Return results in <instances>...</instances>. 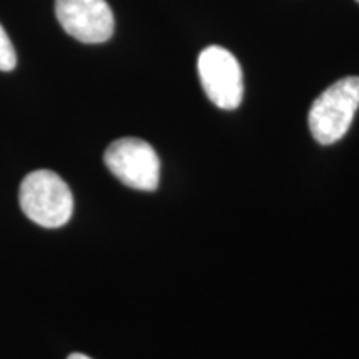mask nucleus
I'll list each match as a JSON object with an SVG mask.
<instances>
[{"label":"nucleus","instance_id":"1","mask_svg":"<svg viewBox=\"0 0 359 359\" xmlns=\"http://www.w3.org/2000/svg\"><path fill=\"white\" fill-rule=\"evenodd\" d=\"M22 212L43 228H60L74 213V196L67 183L50 170H37L22 180Z\"/></svg>","mask_w":359,"mask_h":359},{"label":"nucleus","instance_id":"2","mask_svg":"<svg viewBox=\"0 0 359 359\" xmlns=\"http://www.w3.org/2000/svg\"><path fill=\"white\" fill-rule=\"evenodd\" d=\"M359 107V77H344L313 102L309 132L321 145H333L346 135Z\"/></svg>","mask_w":359,"mask_h":359},{"label":"nucleus","instance_id":"3","mask_svg":"<svg viewBox=\"0 0 359 359\" xmlns=\"http://www.w3.org/2000/svg\"><path fill=\"white\" fill-rule=\"evenodd\" d=\"M107 168L133 190L154 191L160 183V158L145 140L127 137L115 140L103 155Z\"/></svg>","mask_w":359,"mask_h":359},{"label":"nucleus","instance_id":"4","mask_svg":"<svg viewBox=\"0 0 359 359\" xmlns=\"http://www.w3.org/2000/svg\"><path fill=\"white\" fill-rule=\"evenodd\" d=\"M198 74L206 97L223 110H235L243 100V72L230 50L210 45L198 57Z\"/></svg>","mask_w":359,"mask_h":359},{"label":"nucleus","instance_id":"5","mask_svg":"<svg viewBox=\"0 0 359 359\" xmlns=\"http://www.w3.org/2000/svg\"><path fill=\"white\" fill-rule=\"evenodd\" d=\"M62 29L83 43H102L114 35V13L107 0H55Z\"/></svg>","mask_w":359,"mask_h":359},{"label":"nucleus","instance_id":"6","mask_svg":"<svg viewBox=\"0 0 359 359\" xmlns=\"http://www.w3.org/2000/svg\"><path fill=\"white\" fill-rule=\"evenodd\" d=\"M15 65H17L15 48H13L11 39H8L6 29L0 25V70L11 72L15 69Z\"/></svg>","mask_w":359,"mask_h":359},{"label":"nucleus","instance_id":"7","mask_svg":"<svg viewBox=\"0 0 359 359\" xmlns=\"http://www.w3.org/2000/svg\"><path fill=\"white\" fill-rule=\"evenodd\" d=\"M67 359H92V358L85 356V354H82V353H74V354H70Z\"/></svg>","mask_w":359,"mask_h":359},{"label":"nucleus","instance_id":"8","mask_svg":"<svg viewBox=\"0 0 359 359\" xmlns=\"http://www.w3.org/2000/svg\"><path fill=\"white\" fill-rule=\"evenodd\" d=\"M356 2H359V0H356Z\"/></svg>","mask_w":359,"mask_h":359}]
</instances>
